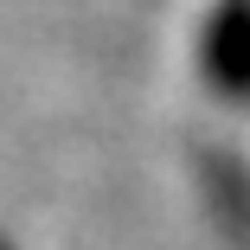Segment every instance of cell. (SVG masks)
<instances>
[{
    "label": "cell",
    "instance_id": "obj_1",
    "mask_svg": "<svg viewBox=\"0 0 250 250\" xmlns=\"http://www.w3.org/2000/svg\"><path fill=\"white\" fill-rule=\"evenodd\" d=\"M199 58H206V83L218 96H237V103L250 96V0H218L212 7Z\"/></svg>",
    "mask_w": 250,
    "mask_h": 250
}]
</instances>
